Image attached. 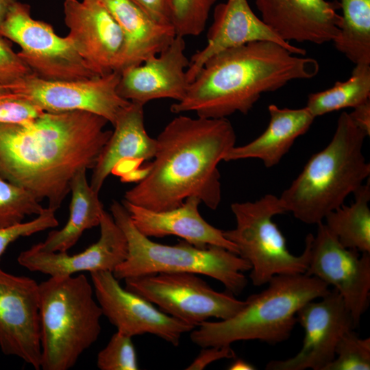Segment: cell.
Returning <instances> with one entry per match:
<instances>
[{
  "label": "cell",
  "mask_w": 370,
  "mask_h": 370,
  "mask_svg": "<svg viewBox=\"0 0 370 370\" xmlns=\"http://www.w3.org/2000/svg\"><path fill=\"white\" fill-rule=\"evenodd\" d=\"M366 137L349 113L342 112L330 143L309 159L279 197L286 212L306 224L317 225L343 205L369 177L370 164L362 153Z\"/></svg>",
  "instance_id": "277c9868"
},
{
  "label": "cell",
  "mask_w": 370,
  "mask_h": 370,
  "mask_svg": "<svg viewBox=\"0 0 370 370\" xmlns=\"http://www.w3.org/2000/svg\"><path fill=\"white\" fill-rule=\"evenodd\" d=\"M255 41H269L280 45L294 54L306 51L282 39L251 9L247 0H227L216 5L213 22L207 34L206 46L196 51L186 69L188 83L194 79L205 62L224 50Z\"/></svg>",
  "instance_id": "ffe728a7"
},
{
  "label": "cell",
  "mask_w": 370,
  "mask_h": 370,
  "mask_svg": "<svg viewBox=\"0 0 370 370\" xmlns=\"http://www.w3.org/2000/svg\"><path fill=\"white\" fill-rule=\"evenodd\" d=\"M296 56L279 44L255 41L213 56L188 86L184 98L171 106L173 113L222 119L247 114L261 95L295 79L317 75L318 62Z\"/></svg>",
  "instance_id": "3957f363"
},
{
  "label": "cell",
  "mask_w": 370,
  "mask_h": 370,
  "mask_svg": "<svg viewBox=\"0 0 370 370\" xmlns=\"http://www.w3.org/2000/svg\"><path fill=\"white\" fill-rule=\"evenodd\" d=\"M16 2V0H0V27L3 23L10 10Z\"/></svg>",
  "instance_id": "f35d334b"
},
{
  "label": "cell",
  "mask_w": 370,
  "mask_h": 370,
  "mask_svg": "<svg viewBox=\"0 0 370 370\" xmlns=\"http://www.w3.org/2000/svg\"><path fill=\"white\" fill-rule=\"evenodd\" d=\"M216 0H171V24L176 36H197L206 27Z\"/></svg>",
  "instance_id": "f546056e"
},
{
  "label": "cell",
  "mask_w": 370,
  "mask_h": 370,
  "mask_svg": "<svg viewBox=\"0 0 370 370\" xmlns=\"http://www.w3.org/2000/svg\"><path fill=\"white\" fill-rule=\"evenodd\" d=\"M99 226V238L82 252L69 255L67 251H46L34 245L21 252L17 261L29 271L50 277L73 275L83 271L113 273L127 256V238L112 216L105 210Z\"/></svg>",
  "instance_id": "e0dca14e"
},
{
  "label": "cell",
  "mask_w": 370,
  "mask_h": 370,
  "mask_svg": "<svg viewBox=\"0 0 370 370\" xmlns=\"http://www.w3.org/2000/svg\"><path fill=\"white\" fill-rule=\"evenodd\" d=\"M35 75L0 34V88L12 86Z\"/></svg>",
  "instance_id": "e575fe53"
},
{
  "label": "cell",
  "mask_w": 370,
  "mask_h": 370,
  "mask_svg": "<svg viewBox=\"0 0 370 370\" xmlns=\"http://www.w3.org/2000/svg\"><path fill=\"white\" fill-rule=\"evenodd\" d=\"M95 297L103 315L117 332L132 337L153 334L174 346L195 327L158 310L154 304L123 288L110 271L90 273Z\"/></svg>",
  "instance_id": "9a60e30c"
},
{
  "label": "cell",
  "mask_w": 370,
  "mask_h": 370,
  "mask_svg": "<svg viewBox=\"0 0 370 370\" xmlns=\"http://www.w3.org/2000/svg\"><path fill=\"white\" fill-rule=\"evenodd\" d=\"M99 1L114 18L123 36L117 72L159 54L176 36L172 25L154 21L131 0Z\"/></svg>",
  "instance_id": "603a6c76"
},
{
  "label": "cell",
  "mask_w": 370,
  "mask_h": 370,
  "mask_svg": "<svg viewBox=\"0 0 370 370\" xmlns=\"http://www.w3.org/2000/svg\"><path fill=\"white\" fill-rule=\"evenodd\" d=\"M124 280L127 290L195 328L211 317L230 319L246 304L227 291L214 290L193 273H158Z\"/></svg>",
  "instance_id": "9c48e42d"
},
{
  "label": "cell",
  "mask_w": 370,
  "mask_h": 370,
  "mask_svg": "<svg viewBox=\"0 0 370 370\" xmlns=\"http://www.w3.org/2000/svg\"><path fill=\"white\" fill-rule=\"evenodd\" d=\"M152 163L144 177L124 194V201L156 212L180 206L196 197L212 210L219 206L218 165L235 146L236 136L226 119L179 115L159 134Z\"/></svg>",
  "instance_id": "7a4b0ae2"
},
{
  "label": "cell",
  "mask_w": 370,
  "mask_h": 370,
  "mask_svg": "<svg viewBox=\"0 0 370 370\" xmlns=\"http://www.w3.org/2000/svg\"><path fill=\"white\" fill-rule=\"evenodd\" d=\"M86 169L79 171L71 185L69 217L60 230H52L43 242L36 244L46 251H67L78 241L84 232L99 226L103 206L99 193L90 187Z\"/></svg>",
  "instance_id": "d4e9b609"
},
{
  "label": "cell",
  "mask_w": 370,
  "mask_h": 370,
  "mask_svg": "<svg viewBox=\"0 0 370 370\" xmlns=\"http://www.w3.org/2000/svg\"><path fill=\"white\" fill-rule=\"evenodd\" d=\"M44 209L29 191L0 175V229L19 224L27 216H37Z\"/></svg>",
  "instance_id": "f1b7e54d"
},
{
  "label": "cell",
  "mask_w": 370,
  "mask_h": 370,
  "mask_svg": "<svg viewBox=\"0 0 370 370\" xmlns=\"http://www.w3.org/2000/svg\"><path fill=\"white\" fill-rule=\"evenodd\" d=\"M38 285L40 369L68 370L98 339L101 309L83 274L50 277Z\"/></svg>",
  "instance_id": "8992f818"
},
{
  "label": "cell",
  "mask_w": 370,
  "mask_h": 370,
  "mask_svg": "<svg viewBox=\"0 0 370 370\" xmlns=\"http://www.w3.org/2000/svg\"><path fill=\"white\" fill-rule=\"evenodd\" d=\"M0 34L18 44L21 59L46 80H82L97 77L79 55L69 38L53 27L33 18L29 5L16 2L0 27Z\"/></svg>",
  "instance_id": "30bf717a"
},
{
  "label": "cell",
  "mask_w": 370,
  "mask_h": 370,
  "mask_svg": "<svg viewBox=\"0 0 370 370\" xmlns=\"http://www.w3.org/2000/svg\"><path fill=\"white\" fill-rule=\"evenodd\" d=\"M86 111L45 112L25 124L0 123V175L59 208L75 174L93 169L112 131Z\"/></svg>",
  "instance_id": "6da1fadb"
},
{
  "label": "cell",
  "mask_w": 370,
  "mask_h": 370,
  "mask_svg": "<svg viewBox=\"0 0 370 370\" xmlns=\"http://www.w3.org/2000/svg\"><path fill=\"white\" fill-rule=\"evenodd\" d=\"M185 49L184 38L176 36L159 54L123 70L117 87L119 95L143 106L158 99L182 100L189 84L186 78L189 60Z\"/></svg>",
  "instance_id": "ac0fdd59"
},
{
  "label": "cell",
  "mask_w": 370,
  "mask_h": 370,
  "mask_svg": "<svg viewBox=\"0 0 370 370\" xmlns=\"http://www.w3.org/2000/svg\"><path fill=\"white\" fill-rule=\"evenodd\" d=\"M320 300H312L297 313L304 330L302 347L294 356L273 360L267 370H324L335 356L341 337L355 329L353 317L342 297L334 288Z\"/></svg>",
  "instance_id": "4fadbf2b"
},
{
  "label": "cell",
  "mask_w": 370,
  "mask_h": 370,
  "mask_svg": "<svg viewBox=\"0 0 370 370\" xmlns=\"http://www.w3.org/2000/svg\"><path fill=\"white\" fill-rule=\"evenodd\" d=\"M256 368L249 362L243 360H236L229 367L230 370H254Z\"/></svg>",
  "instance_id": "ab89813d"
},
{
  "label": "cell",
  "mask_w": 370,
  "mask_h": 370,
  "mask_svg": "<svg viewBox=\"0 0 370 370\" xmlns=\"http://www.w3.org/2000/svg\"><path fill=\"white\" fill-rule=\"evenodd\" d=\"M56 210L47 207L35 219L27 222L0 229V259L8 247L21 237L53 228L58 225Z\"/></svg>",
  "instance_id": "836d02e7"
},
{
  "label": "cell",
  "mask_w": 370,
  "mask_h": 370,
  "mask_svg": "<svg viewBox=\"0 0 370 370\" xmlns=\"http://www.w3.org/2000/svg\"><path fill=\"white\" fill-rule=\"evenodd\" d=\"M340 34L335 48L356 64H370V0H341Z\"/></svg>",
  "instance_id": "4316f807"
},
{
  "label": "cell",
  "mask_w": 370,
  "mask_h": 370,
  "mask_svg": "<svg viewBox=\"0 0 370 370\" xmlns=\"http://www.w3.org/2000/svg\"><path fill=\"white\" fill-rule=\"evenodd\" d=\"M309 234L310 253L306 274L332 286L351 313L355 328L367 310L370 296V253L343 246L321 222Z\"/></svg>",
  "instance_id": "7c38bea8"
},
{
  "label": "cell",
  "mask_w": 370,
  "mask_h": 370,
  "mask_svg": "<svg viewBox=\"0 0 370 370\" xmlns=\"http://www.w3.org/2000/svg\"><path fill=\"white\" fill-rule=\"evenodd\" d=\"M270 121L264 132L243 146H234L224 161L247 158L260 160L267 168L278 164L296 138L305 134L315 119L306 107L299 109L268 107Z\"/></svg>",
  "instance_id": "cb8c5ba5"
},
{
  "label": "cell",
  "mask_w": 370,
  "mask_h": 370,
  "mask_svg": "<svg viewBox=\"0 0 370 370\" xmlns=\"http://www.w3.org/2000/svg\"><path fill=\"white\" fill-rule=\"evenodd\" d=\"M110 211L128 247L126 259L113 271L118 280L158 273L188 272L212 278L233 295L240 294L247 286L243 272L249 271L251 266L238 254L215 245L197 247L185 241L173 245L155 243L136 229L121 202L114 201Z\"/></svg>",
  "instance_id": "52a82bcc"
},
{
  "label": "cell",
  "mask_w": 370,
  "mask_h": 370,
  "mask_svg": "<svg viewBox=\"0 0 370 370\" xmlns=\"http://www.w3.org/2000/svg\"><path fill=\"white\" fill-rule=\"evenodd\" d=\"M262 20L282 39L289 42L321 45L340 34L342 16L338 1L255 0Z\"/></svg>",
  "instance_id": "d6986e66"
},
{
  "label": "cell",
  "mask_w": 370,
  "mask_h": 370,
  "mask_svg": "<svg viewBox=\"0 0 370 370\" xmlns=\"http://www.w3.org/2000/svg\"><path fill=\"white\" fill-rule=\"evenodd\" d=\"M267 284L264 290L250 295L232 317L200 323L191 331L190 340L202 348L228 346L239 341H284L297 323L298 310L330 291L323 282L306 273L277 275Z\"/></svg>",
  "instance_id": "5b68a950"
},
{
  "label": "cell",
  "mask_w": 370,
  "mask_h": 370,
  "mask_svg": "<svg viewBox=\"0 0 370 370\" xmlns=\"http://www.w3.org/2000/svg\"><path fill=\"white\" fill-rule=\"evenodd\" d=\"M136 229L147 237L177 236L200 248L215 245L238 254L235 245L219 230L205 221L199 212L200 201L189 197L179 207L156 212L123 200Z\"/></svg>",
  "instance_id": "44dd1931"
},
{
  "label": "cell",
  "mask_w": 370,
  "mask_h": 370,
  "mask_svg": "<svg viewBox=\"0 0 370 370\" xmlns=\"http://www.w3.org/2000/svg\"><path fill=\"white\" fill-rule=\"evenodd\" d=\"M354 124L367 135H370V101L369 99L354 108L349 113Z\"/></svg>",
  "instance_id": "74e56055"
},
{
  "label": "cell",
  "mask_w": 370,
  "mask_h": 370,
  "mask_svg": "<svg viewBox=\"0 0 370 370\" xmlns=\"http://www.w3.org/2000/svg\"><path fill=\"white\" fill-rule=\"evenodd\" d=\"M354 201L329 212L324 223L345 247L370 253V183L362 184L354 193Z\"/></svg>",
  "instance_id": "484cf974"
},
{
  "label": "cell",
  "mask_w": 370,
  "mask_h": 370,
  "mask_svg": "<svg viewBox=\"0 0 370 370\" xmlns=\"http://www.w3.org/2000/svg\"><path fill=\"white\" fill-rule=\"evenodd\" d=\"M370 338H361L353 330L338 341L335 356L324 370H369Z\"/></svg>",
  "instance_id": "4dcf8cb0"
},
{
  "label": "cell",
  "mask_w": 370,
  "mask_h": 370,
  "mask_svg": "<svg viewBox=\"0 0 370 370\" xmlns=\"http://www.w3.org/2000/svg\"><path fill=\"white\" fill-rule=\"evenodd\" d=\"M0 348L40 369L39 285L0 268Z\"/></svg>",
  "instance_id": "5bb4252c"
},
{
  "label": "cell",
  "mask_w": 370,
  "mask_h": 370,
  "mask_svg": "<svg viewBox=\"0 0 370 370\" xmlns=\"http://www.w3.org/2000/svg\"><path fill=\"white\" fill-rule=\"evenodd\" d=\"M97 366L101 370H136L137 356L132 337L119 332L110 338L97 354Z\"/></svg>",
  "instance_id": "1f68e13d"
},
{
  "label": "cell",
  "mask_w": 370,
  "mask_h": 370,
  "mask_svg": "<svg viewBox=\"0 0 370 370\" xmlns=\"http://www.w3.org/2000/svg\"><path fill=\"white\" fill-rule=\"evenodd\" d=\"M370 64H356L345 82L308 95L306 108L316 118L332 111L355 108L369 99Z\"/></svg>",
  "instance_id": "83f0119b"
},
{
  "label": "cell",
  "mask_w": 370,
  "mask_h": 370,
  "mask_svg": "<svg viewBox=\"0 0 370 370\" xmlns=\"http://www.w3.org/2000/svg\"><path fill=\"white\" fill-rule=\"evenodd\" d=\"M235 356V352L231 345L203 347V349L186 369L201 370L214 361L223 358H234Z\"/></svg>",
  "instance_id": "d590c367"
},
{
  "label": "cell",
  "mask_w": 370,
  "mask_h": 370,
  "mask_svg": "<svg viewBox=\"0 0 370 370\" xmlns=\"http://www.w3.org/2000/svg\"><path fill=\"white\" fill-rule=\"evenodd\" d=\"M154 21L171 24V0H131Z\"/></svg>",
  "instance_id": "8d00e7d4"
},
{
  "label": "cell",
  "mask_w": 370,
  "mask_h": 370,
  "mask_svg": "<svg viewBox=\"0 0 370 370\" xmlns=\"http://www.w3.org/2000/svg\"><path fill=\"white\" fill-rule=\"evenodd\" d=\"M121 73L82 80H46L33 75L2 90L27 99L45 112L81 110L106 119L112 125L130 104L117 92Z\"/></svg>",
  "instance_id": "8fae6325"
},
{
  "label": "cell",
  "mask_w": 370,
  "mask_h": 370,
  "mask_svg": "<svg viewBox=\"0 0 370 370\" xmlns=\"http://www.w3.org/2000/svg\"><path fill=\"white\" fill-rule=\"evenodd\" d=\"M143 106L131 102L113 125L114 130L92 169L90 185L96 193H99L106 179L123 162H130L137 169L140 163L153 158L156 139L145 130Z\"/></svg>",
  "instance_id": "7402d4cb"
},
{
  "label": "cell",
  "mask_w": 370,
  "mask_h": 370,
  "mask_svg": "<svg viewBox=\"0 0 370 370\" xmlns=\"http://www.w3.org/2000/svg\"><path fill=\"white\" fill-rule=\"evenodd\" d=\"M66 36L79 55L98 76L116 71L123 36L110 12L99 0H65Z\"/></svg>",
  "instance_id": "2e32d148"
},
{
  "label": "cell",
  "mask_w": 370,
  "mask_h": 370,
  "mask_svg": "<svg viewBox=\"0 0 370 370\" xmlns=\"http://www.w3.org/2000/svg\"><path fill=\"white\" fill-rule=\"evenodd\" d=\"M45 112L18 95L0 89V123H28Z\"/></svg>",
  "instance_id": "d6a6232c"
},
{
  "label": "cell",
  "mask_w": 370,
  "mask_h": 370,
  "mask_svg": "<svg viewBox=\"0 0 370 370\" xmlns=\"http://www.w3.org/2000/svg\"><path fill=\"white\" fill-rule=\"evenodd\" d=\"M231 210L236 227L223 230V235L235 245L238 255L249 263V278L254 286L266 284L277 275L306 273L310 253L309 234L302 254H292L272 220L274 216L286 213L278 197L267 194L255 201L235 202Z\"/></svg>",
  "instance_id": "ba28073f"
}]
</instances>
